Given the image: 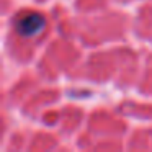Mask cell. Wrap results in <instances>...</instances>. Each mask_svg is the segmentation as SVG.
Here are the masks:
<instances>
[{"label":"cell","instance_id":"1","mask_svg":"<svg viewBox=\"0 0 152 152\" xmlns=\"http://www.w3.org/2000/svg\"><path fill=\"white\" fill-rule=\"evenodd\" d=\"M44 28V18L39 13H26L18 20L17 23V30L20 34L23 36H34V34L41 33Z\"/></svg>","mask_w":152,"mask_h":152}]
</instances>
